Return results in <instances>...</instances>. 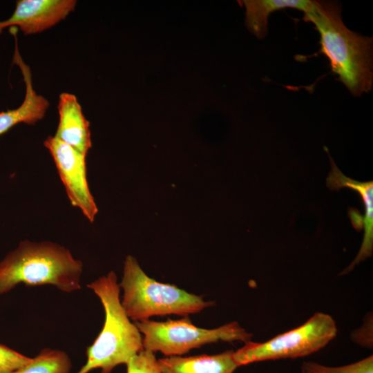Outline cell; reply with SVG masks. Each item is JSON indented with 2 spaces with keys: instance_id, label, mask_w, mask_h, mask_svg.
Returning <instances> with one entry per match:
<instances>
[{
  "instance_id": "6da1fadb",
  "label": "cell",
  "mask_w": 373,
  "mask_h": 373,
  "mask_svg": "<svg viewBox=\"0 0 373 373\" xmlns=\"http://www.w3.org/2000/svg\"><path fill=\"white\" fill-rule=\"evenodd\" d=\"M303 20L310 21L320 35L318 53L329 59L331 70L356 97L372 90V37L348 29L341 17V7L332 1H312Z\"/></svg>"
},
{
  "instance_id": "7a4b0ae2",
  "label": "cell",
  "mask_w": 373,
  "mask_h": 373,
  "mask_svg": "<svg viewBox=\"0 0 373 373\" xmlns=\"http://www.w3.org/2000/svg\"><path fill=\"white\" fill-rule=\"evenodd\" d=\"M83 264L70 251L49 241H21L0 262V294L17 285H51L70 293L81 288Z\"/></svg>"
},
{
  "instance_id": "3957f363",
  "label": "cell",
  "mask_w": 373,
  "mask_h": 373,
  "mask_svg": "<svg viewBox=\"0 0 373 373\" xmlns=\"http://www.w3.org/2000/svg\"><path fill=\"white\" fill-rule=\"evenodd\" d=\"M87 287L101 300L105 320L100 333L86 350V363L77 373H88L97 368L101 373H111L117 365H126L134 355L144 350L143 337L121 304L120 287L113 271Z\"/></svg>"
},
{
  "instance_id": "277c9868",
  "label": "cell",
  "mask_w": 373,
  "mask_h": 373,
  "mask_svg": "<svg viewBox=\"0 0 373 373\" xmlns=\"http://www.w3.org/2000/svg\"><path fill=\"white\" fill-rule=\"evenodd\" d=\"M119 286L123 289L121 304L128 318L134 321L155 316H188L213 304L175 285L150 278L131 256L125 259Z\"/></svg>"
},
{
  "instance_id": "5b68a950",
  "label": "cell",
  "mask_w": 373,
  "mask_h": 373,
  "mask_svg": "<svg viewBox=\"0 0 373 373\" xmlns=\"http://www.w3.org/2000/svg\"><path fill=\"white\" fill-rule=\"evenodd\" d=\"M135 324L144 336V349L154 353L160 352L166 356H181L191 350L220 341L246 343L252 336L236 321L209 329L194 325L186 316L164 322L147 319Z\"/></svg>"
},
{
  "instance_id": "8992f818",
  "label": "cell",
  "mask_w": 373,
  "mask_h": 373,
  "mask_svg": "<svg viewBox=\"0 0 373 373\" xmlns=\"http://www.w3.org/2000/svg\"><path fill=\"white\" fill-rule=\"evenodd\" d=\"M336 334V325L332 316L318 312L300 326L269 341L245 343L233 352V358L238 367L262 361L305 356L325 347Z\"/></svg>"
},
{
  "instance_id": "52a82bcc",
  "label": "cell",
  "mask_w": 373,
  "mask_h": 373,
  "mask_svg": "<svg viewBox=\"0 0 373 373\" xmlns=\"http://www.w3.org/2000/svg\"><path fill=\"white\" fill-rule=\"evenodd\" d=\"M44 144L54 160L70 204L93 222L98 209L87 181L86 155L55 136H48Z\"/></svg>"
},
{
  "instance_id": "ba28073f",
  "label": "cell",
  "mask_w": 373,
  "mask_h": 373,
  "mask_svg": "<svg viewBox=\"0 0 373 373\" xmlns=\"http://www.w3.org/2000/svg\"><path fill=\"white\" fill-rule=\"evenodd\" d=\"M75 0H19L12 16L0 21V35L6 28L18 26L25 35L56 25L75 10Z\"/></svg>"
},
{
  "instance_id": "9c48e42d",
  "label": "cell",
  "mask_w": 373,
  "mask_h": 373,
  "mask_svg": "<svg viewBox=\"0 0 373 373\" xmlns=\"http://www.w3.org/2000/svg\"><path fill=\"white\" fill-rule=\"evenodd\" d=\"M10 32L15 39V50L12 60L21 69L26 91L25 99L19 107L0 113V135L21 122L29 125L35 124L39 120L43 119L49 106L47 99L37 95L33 89L30 68L23 61L18 50L17 28H10Z\"/></svg>"
},
{
  "instance_id": "30bf717a",
  "label": "cell",
  "mask_w": 373,
  "mask_h": 373,
  "mask_svg": "<svg viewBox=\"0 0 373 373\" xmlns=\"http://www.w3.org/2000/svg\"><path fill=\"white\" fill-rule=\"evenodd\" d=\"M59 121L55 137L87 154L92 146L89 122L85 118L75 95L62 93L57 105Z\"/></svg>"
},
{
  "instance_id": "8fae6325",
  "label": "cell",
  "mask_w": 373,
  "mask_h": 373,
  "mask_svg": "<svg viewBox=\"0 0 373 373\" xmlns=\"http://www.w3.org/2000/svg\"><path fill=\"white\" fill-rule=\"evenodd\" d=\"M327 154L331 162V171L326 179L327 186L332 191H338L343 187H349L356 190L361 195L364 207L363 218L364 238L361 249L353 262L343 272L345 274L350 271L356 265L372 256L373 245V182H360L343 175Z\"/></svg>"
},
{
  "instance_id": "7c38bea8",
  "label": "cell",
  "mask_w": 373,
  "mask_h": 373,
  "mask_svg": "<svg viewBox=\"0 0 373 373\" xmlns=\"http://www.w3.org/2000/svg\"><path fill=\"white\" fill-rule=\"evenodd\" d=\"M233 351L182 357L171 356L157 360L162 373H233L238 367Z\"/></svg>"
},
{
  "instance_id": "4fadbf2b",
  "label": "cell",
  "mask_w": 373,
  "mask_h": 373,
  "mask_svg": "<svg viewBox=\"0 0 373 373\" xmlns=\"http://www.w3.org/2000/svg\"><path fill=\"white\" fill-rule=\"evenodd\" d=\"M246 8V25L258 38L266 37L268 31V17L276 10L285 8L307 11L312 1L309 0H253L244 1Z\"/></svg>"
},
{
  "instance_id": "5bb4252c",
  "label": "cell",
  "mask_w": 373,
  "mask_h": 373,
  "mask_svg": "<svg viewBox=\"0 0 373 373\" xmlns=\"http://www.w3.org/2000/svg\"><path fill=\"white\" fill-rule=\"evenodd\" d=\"M70 369L71 361L66 352L45 348L29 363L12 373H69Z\"/></svg>"
},
{
  "instance_id": "9a60e30c",
  "label": "cell",
  "mask_w": 373,
  "mask_h": 373,
  "mask_svg": "<svg viewBox=\"0 0 373 373\" xmlns=\"http://www.w3.org/2000/svg\"><path fill=\"white\" fill-rule=\"evenodd\" d=\"M301 373H373V356L340 367H329L314 362H305Z\"/></svg>"
},
{
  "instance_id": "2e32d148",
  "label": "cell",
  "mask_w": 373,
  "mask_h": 373,
  "mask_svg": "<svg viewBox=\"0 0 373 373\" xmlns=\"http://www.w3.org/2000/svg\"><path fill=\"white\" fill-rule=\"evenodd\" d=\"M126 366V373H162L155 353L144 349L134 355Z\"/></svg>"
},
{
  "instance_id": "e0dca14e",
  "label": "cell",
  "mask_w": 373,
  "mask_h": 373,
  "mask_svg": "<svg viewBox=\"0 0 373 373\" xmlns=\"http://www.w3.org/2000/svg\"><path fill=\"white\" fill-rule=\"evenodd\" d=\"M31 358L0 344V373H12L26 365Z\"/></svg>"
}]
</instances>
